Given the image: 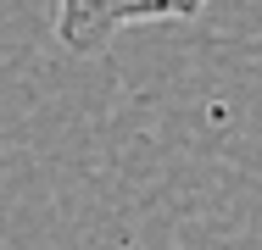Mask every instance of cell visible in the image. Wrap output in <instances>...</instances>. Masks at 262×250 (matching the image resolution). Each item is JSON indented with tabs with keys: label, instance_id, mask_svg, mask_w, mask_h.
<instances>
[{
	"label": "cell",
	"instance_id": "obj_1",
	"mask_svg": "<svg viewBox=\"0 0 262 250\" xmlns=\"http://www.w3.org/2000/svg\"><path fill=\"white\" fill-rule=\"evenodd\" d=\"M207 6L212 0H56V39L90 56L134 22H179V17H201Z\"/></svg>",
	"mask_w": 262,
	"mask_h": 250
}]
</instances>
